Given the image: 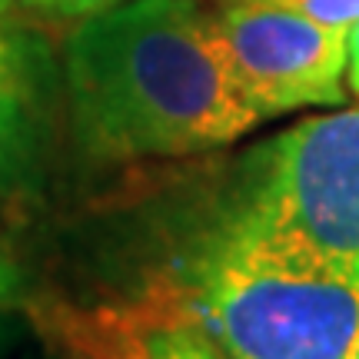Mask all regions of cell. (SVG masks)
I'll use <instances>...</instances> for the list:
<instances>
[{"instance_id": "obj_14", "label": "cell", "mask_w": 359, "mask_h": 359, "mask_svg": "<svg viewBox=\"0 0 359 359\" xmlns=\"http://www.w3.org/2000/svg\"><path fill=\"white\" fill-rule=\"evenodd\" d=\"M353 359H359V339H356V349H353Z\"/></svg>"}, {"instance_id": "obj_11", "label": "cell", "mask_w": 359, "mask_h": 359, "mask_svg": "<svg viewBox=\"0 0 359 359\" xmlns=\"http://www.w3.org/2000/svg\"><path fill=\"white\" fill-rule=\"evenodd\" d=\"M346 83L359 97V24L349 27V67H346Z\"/></svg>"}, {"instance_id": "obj_8", "label": "cell", "mask_w": 359, "mask_h": 359, "mask_svg": "<svg viewBox=\"0 0 359 359\" xmlns=\"http://www.w3.org/2000/svg\"><path fill=\"white\" fill-rule=\"evenodd\" d=\"M286 11H296L326 27H353L359 24V0H266Z\"/></svg>"}, {"instance_id": "obj_1", "label": "cell", "mask_w": 359, "mask_h": 359, "mask_svg": "<svg viewBox=\"0 0 359 359\" xmlns=\"http://www.w3.org/2000/svg\"><path fill=\"white\" fill-rule=\"evenodd\" d=\"M64 87L74 140L97 163L206 154L263 123L203 0H127L80 20Z\"/></svg>"}, {"instance_id": "obj_5", "label": "cell", "mask_w": 359, "mask_h": 359, "mask_svg": "<svg viewBox=\"0 0 359 359\" xmlns=\"http://www.w3.org/2000/svg\"><path fill=\"white\" fill-rule=\"evenodd\" d=\"M50 57L30 30L0 17V190L24 187L43 154L50 120Z\"/></svg>"}, {"instance_id": "obj_3", "label": "cell", "mask_w": 359, "mask_h": 359, "mask_svg": "<svg viewBox=\"0 0 359 359\" xmlns=\"http://www.w3.org/2000/svg\"><path fill=\"white\" fill-rule=\"evenodd\" d=\"M219 210L290 257L359 276V107L269 137Z\"/></svg>"}, {"instance_id": "obj_2", "label": "cell", "mask_w": 359, "mask_h": 359, "mask_svg": "<svg viewBox=\"0 0 359 359\" xmlns=\"http://www.w3.org/2000/svg\"><path fill=\"white\" fill-rule=\"evenodd\" d=\"M156 283L226 359H353L359 276L290 257L223 210Z\"/></svg>"}, {"instance_id": "obj_9", "label": "cell", "mask_w": 359, "mask_h": 359, "mask_svg": "<svg viewBox=\"0 0 359 359\" xmlns=\"http://www.w3.org/2000/svg\"><path fill=\"white\" fill-rule=\"evenodd\" d=\"M24 4L40 13L60 17V20H87V17H97L103 11H114L127 0H24Z\"/></svg>"}, {"instance_id": "obj_10", "label": "cell", "mask_w": 359, "mask_h": 359, "mask_svg": "<svg viewBox=\"0 0 359 359\" xmlns=\"http://www.w3.org/2000/svg\"><path fill=\"white\" fill-rule=\"evenodd\" d=\"M27 296V273L24 266L0 250V313H13Z\"/></svg>"}, {"instance_id": "obj_7", "label": "cell", "mask_w": 359, "mask_h": 359, "mask_svg": "<svg viewBox=\"0 0 359 359\" xmlns=\"http://www.w3.org/2000/svg\"><path fill=\"white\" fill-rule=\"evenodd\" d=\"M34 316L40 323V333L47 336V343L57 349L60 359H120L107 346V339L97 333V326L90 323L83 306L43 303L34 309Z\"/></svg>"}, {"instance_id": "obj_6", "label": "cell", "mask_w": 359, "mask_h": 359, "mask_svg": "<svg viewBox=\"0 0 359 359\" xmlns=\"http://www.w3.org/2000/svg\"><path fill=\"white\" fill-rule=\"evenodd\" d=\"M87 316L120 359H226L163 283H150L130 303L93 306Z\"/></svg>"}, {"instance_id": "obj_4", "label": "cell", "mask_w": 359, "mask_h": 359, "mask_svg": "<svg viewBox=\"0 0 359 359\" xmlns=\"http://www.w3.org/2000/svg\"><path fill=\"white\" fill-rule=\"evenodd\" d=\"M213 13L259 120L346 100L349 27L316 24L266 0H213Z\"/></svg>"}, {"instance_id": "obj_13", "label": "cell", "mask_w": 359, "mask_h": 359, "mask_svg": "<svg viewBox=\"0 0 359 359\" xmlns=\"http://www.w3.org/2000/svg\"><path fill=\"white\" fill-rule=\"evenodd\" d=\"M0 17H7V4L4 0H0Z\"/></svg>"}, {"instance_id": "obj_12", "label": "cell", "mask_w": 359, "mask_h": 359, "mask_svg": "<svg viewBox=\"0 0 359 359\" xmlns=\"http://www.w3.org/2000/svg\"><path fill=\"white\" fill-rule=\"evenodd\" d=\"M13 336H17V323L11 313H0V359L7 356V349L13 346Z\"/></svg>"}]
</instances>
